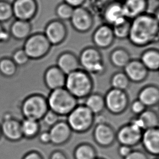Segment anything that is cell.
<instances>
[{
    "label": "cell",
    "mask_w": 159,
    "mask_h": 159,
    "mask_svg": "<svg viewBox=\"0 0 159 159\" xmlns=\"http://www.w3.org/2000/svg\"><path fill=\"white\" fill-rule=\"evenodd\" d=\"M159 17L146 13L131 20L128 40L138 48H144L159 41Z\"/></svg>",
    "instance_id": "obj_1"
},
{
    "label": "cell",
    "mask_w": 159,
    "mask_h": 159,
    "mask_svg": "<svg viewBox=\"0 0 159 159\" xmlns=\"http://www.w3.org/2000/svg\"><path fill=\"white\" fill-rule=\"evenodd\" d=\"M64 88L78 100L85 99L93 93L94 82L91 75L80 68L66 75Z\"/></svg>",
    "instance_id": "obj_2"
},
{
    "label": "cell",
    "mask_w": 159,
    "mask_h": 159,
    "mask_svg": "<svg viewBox=\"0 0 159 159\" xmlns=\"http://www.w3.org/2000/svg\"><path fill=\"white\" fill-rule=\"evenodd\" d=\"M47 101L49 109L60 117L67 116L78 104V99L65 88L51 91Z\"/></svg>",
    "instance_id": "obj_3"
},
{
    "label": "cell",
    "mask_w": 159,
    "mask_h": 159,
    "mask_svg": "<svg viewBox=\"0 0 159 159\" xmlns=\"http://www.w3.org/2000/svg\"><path fill=\"white\" fill-rule=\"evenodd\" d=\"M80 69L90 75H101L106 73L107 67L100 50L88 46L82 50L78 57Z\"/></svg>",
    "instance_id": "obj_4"
},
{
    "label": "cell",
    "mask_w": 159,
    "mask_h": 159,
    "mask_svg": "<svg viewBox=\"0 0 159 159\" xmlns=\"http://www.w3.org/2000/svg\"><path fill=\"white\" fill-rule=\"evenodd\" d=\"M95 115L84 104H78L67 116L66 122L72 131L84 133L95 124Z\"/></svg>",
    "instance_id": "obj_5"
},
{
    "label": "cell",
    "mask_w": 159,
    "mask_h": 159,
    "mask_svg": "<svg viewBox=\"0 0 159 159\" xmlns=\"http://www.w3.org/2000/svg\"><path fill=\"white\" fill-rule=\"evenodd\" d=\"M104 96L106 109L112 115H120L129 107V95L126 91L110 88Z\"/></svg>",
    "instance_id": "obj_6"
},
{
    "label": "cell",
    "mask_w": 159,
    "mask_h": 159,
    "mask_svg": "<svg viewBox=\"0 0 159 159\" xmlns=\"http://www.w3.org/2000/svg\"><path fill=\"white\" fill-rule=\"evenodd\" d=\"M48 110L47 98L41 95H33L28 97L22 107L26 119L37 121L42 120Z\"/></svg>",
    "instance_id": "obj_7"
},
{
    "label": "cell",
    "mask_w": 159,
    "mask_h": 159,
    "mask_svg": "<svg viewBox=\"0 0 159 159\" xmlns=\"http://www.w3.org/2000/svg\"><path fill=\"white\" fill-rule=\"evenodd\" d=\"M52 46L44 34L37 33L27 40L24 51L29 58L39 59L48 55Z\"/></svg>",
    "instance_id": "obj_8"
},
{
    "label": "cell",
    "mask_w": 159,
    "mask_h": 159,
    "mask_svg": "<svg viewBox=\"0 0 159 159\" xmlns=\"http://www.w3.org/2000/svg\"><path fill=\"white\" fill-rule=\"evenodd\" d=\"M72 27L80 33H86L92 30L95 18L90 9L84 6L74 9L70 20Z\"/></svg>",
    "instance_id": "obj_9"
},
{
    "label": "cell",
    "mask_w": 159,
    "mask_h": 159,
    "mask_svg": "<svg viewBox=\"0 0 159 159\" xmlns=\"http://www.w3.org/2000/svg\"><path fill=\"white\" fill-rule=\"evenodd\" d=\"M143 130L133 123L124 125L116 132V140L120 145L135 146L141 142Z\"/></svg>",
    "instance_id": "obj_10"
},
{
    "label": "cell",
    "mask_w": 159,
    "mask_h": 159,
    "mask_svg": "<svg viewBox=\"0 0 159 159\" xmlns=\"http://www.w3.org/2000/svg\"><path fill=\"white\" fill-rule=\"evenodd\" d=\"M11 4L13 15L17 20L30 21L34 18L39 10L37 0H14Z\"/></svg>",
    "instance_id": "obj_11"
},
{
    "label": "cell",
    "mask_w": 159,
    "mask_h": 159,
    "mask_svg": "<svg viewBox=\"0 0 159 159\" xmlns=\"http://www.w3.org/2000/svg\"><path fill=\"white\" fill-rule=\"evenodd\" d=\"M52 46L60 45L64 42L68 34V30L64 22L53 19L48 22L43 33Z\"/></svg>",
    "instance_id": "obj_12"
},
{
    "label": "cell",
    "mask_w": 159,
    "mask_h": 159,
    "mask_svg": "<svg viewBox=\"0 0 159 159\" xmlns=\"http://www.w3.org/2000/svg\"><path fill=\"white\" fill-rule=\"evenodd\" d=\"M104 23L112 26L126 17L122 1L110 0L104 4L101 12Z\"/></svg>",
    "instance_id": "obj_13"
},
{
    "label": "cell",
    "mask_w": 159,
    "mask_h": 159,
    "mask_svg": "<svg viewBox=\"0 0 159 159\" xmlns=\"http://www.w3.org/2000/svg\"><path fill=\"white\" fill-rule=\"evenodd\" d=\"M115 39L111 26L105 23L98 26L92 34L94 47L99 50H106L110 48Z\"/></svg>",
    "instance_id": "obj_14"
},
{
    "label": "cell",
    "mask_w": 159,
    "mask_h": 159,
    "mask_svg": "<svg viewBox=\"0 0 159 159\" xmlns=\"http://www.w3.org/2000/svg\"><path fill=\"white\" fill-rule=\"evenodd\" d=\"M95 142L102 147H108L114 144L116 140V131L107 122L95 124L93 131Z\"/></svg>",
    "instance_id": "obj_15"
},
{
    "label": "cell",
    "mask_w": 159,
    "mask_h": 159,
    "mask_svg": "<svg viewBox=\"0 0 159 159\" xmlns=\"http://www.w3.org/2000/svg\"><path fill=\"white\" fill-rule=\"evenodd\" d=\"M123 69V71L131 83H141L145 81L148 77V70L140 59H131Z\"/></svg>",
    "instance_id": "obj_16"
},
{
    "label": "cell",
    "mask_w": 159,
    "mask_h": 159,
    "mask_svg": "<svg viewBox=\"0 0 159 159\" xmlns=\"http://www.w3.org/2000/svg\"><path fill=\"white\" fill-rule=\"evenodd\" d=\"M72 131L66 121L60 120L50 128L51 143L56 146H60L69 141Z\"/></svg>",
    "instance_id": "obj_17"
},
{
    "label": "cell",
    "mask_w": 159,
    "mask_h": 159,
    "mask_svg": "<svg viewBox=\"0 0 159 159\" xmlns=\"http://www.w3.org/2000/svg\"><path fill=\"white\" fill-rule=\"evenodd\" d=\"M66 75L56 65L49 67L44 74V82L51 91L64 88Z\"/></svg>",
    "instance_id": "obj_18"
},
{
    "label": "cell",
    "mask_w": 159,
    "mask_h": 159,
    "mask_svg": "<svg viewBox=\"0 0 159 159\" xmlns=\"http://www.w3.org/2000/svg\"><path fill=\"white\" fill-rule=\"evenodd\" d=\"M141 142L145 151L151 155L159 154V128L146 129L143 131Z\"/></svg>",
    "instance_id": "obj_19"
},
{
    "label": "cell",
    "mask_w": 159,
    "mask_h": 159,
    "mask_svg": "<svg viewBox=\"0 0 159 159\" xmlns=\"http://www.w3.org/2000/svg\"><path fill=\"white\" fill-rule=\"evenodd\" d=\"M56 66L66 75L80 68L78 57L70 51H65L59 55Z\"/></svg>",
    "instance_id": "obj_20"
},
{
    "label": "cell",
    "mask_w": 159,
    "mask_h": 159,
    "mask_svg": "<svg viewBox=\"0 0 159 159\" xmlns=\"http://www.w3.org/2000/svg\"><path fill=\"white\" fill-rule=\"evenodd\" d=\"M137 98L140 100L147 108L155 107L159 103V87L154 84L145 85L139 91Z\"/></svg>",
    "instance_id": "obj_21"
},
{
    "label": "cell",
    "mask_w": 159,
    "mask_h": 159,
    "mask_svg": "<svg viewBox=\"0 0 159 159\" xmlns=\"http://www.w3.org/2000/svg\"><path fill=\"white\" fill-rule=\"evenodd\" d=\"M149 0H124L123 7L125 16L128 19H133L146 13L148 8Z\"/></svg>",
    "instance_id": "obj_22"
},
{
    "label": "cell",
    "mask_w": 159,
    "mask_h": 159,
    "mask_svg": "<svg viewBox=\"0 0 159 159\" xmlns=\"http://www.w3.org/2000/svg\"><path fill=\"white\" fill-rule=\"evenodd\" d=\"M132 118L143 131L146 129L159 128V115L157 111L151 108H147L140 115L134 116Z\"/></svg>",
    "instance_id": "obj_23"
},
{
    "label": "cell",
    "mask_w": 159,
    "mask_h": 159,
    "mask_svg": "<svg viewBox=\"0 0 159 159\" xmlns=\"http://www.w3.org/2000/svg\"><path fill=\"white\" fill-rule=\"evenodd\" d=\"M149 72H157L159 69V51L155 48H151L142 52L139 59Z\"/></svg>",
    "instance_id": "obj_24"
},
{
    "label": "cell",
    "mask_w": 159,
    "mask_h": 159,
    "mask_svg": "<svg viewBox=\"0 0 159 159\" xmlns=\"http://www.w3.org/2000/svg\"><path fill=\"white\" fill-rule=\"evenodd\" d=\"M131 59L130 54L125 48H115L112 50L109 54L111 64L118 69H123Z\"/></svg>",
    "instance_id": "obj_25"
},
{
    "label": "cell",
    "mask_w": 159,
    "mask_h": 159,
    "mask_svg": "<svg viewBox=\"0 0 159 159\" xmlns=\"http://www.w3.org/2000/svg\"><path fill=\"white\" fill-rule=\"evenodd\" d=\"M84 99V105L95 115L102 114L106 109L104 96L100 93H92Z\"/></svg>",
    "instance_id": "obj_26"
},
{
    "label": "cell",
    "mask_w": 159,
    "mask_h": 159,
    "mask_svg": "<svg viewBox=\"0 0 159 159\" xmlns=\"http://www.w3.org/2000/svg\"><path fill=\"white\" fill-rule=\"evenodd\" d=\"M2 129L4 135L9 140H19L22 135L21 125L16 120H6L3 123Z\"/></svg>",
    "instance_id": "obj_27"
},
{
    "label": "cell",
    "mask_w": 159,
    "mask_h": 159,
    "mask_svg": "<svg viewBox=\"0 0 159 159\" xmlns=\"http://www.w3.org/2000/svg\"><path fill=\"white\" fill-rule=\"evenodd\" d=\"M31 29L30 21L16 20L11 25V32L17 39H24L30 35Z\"/></svg>",
    "instance_id": "obj_28"
},
{
    "label": "cell",
    "mask_w": 159,
    "mask_h": 159,
    "mask_svg": "<svg viewBox=\"0 0 159 159\" xmlns=\"http://www.w3.org/2000/svg\"><path fill=\"white\" fill-rule=\"evenodd\" d=\"M131 82L123 71H118L114 73L110 80L111 88L120 90L127 91Z\"/></svg>",
    "instance_id": "obj_29"
},
{
    "label": "cell",
    "mask_w": 159,
    "mask_h": 159,
    "mask_svg": "<svg viewBox=\"0 0 159 159\" xmlns=\"http://www.w3.org/2000/svg\"><path fill=\"white\" fill-rule=\"evenodd\" d=\"M75 159H96L97 153L95 148L89 143H82L78 145L74 151Z\"/></svg>",
    "instance_id": "obj_30"
},
{
    "label": "cell",
    "mask_w": 159,
    "mask_h": 159,
    "mask_svg": "<svg viewBox=\"0 0 159 159\" xmlns=\"http://www.w3.org/2000/svg\"><path fill=\"white\" fill-rule=\"evenodd\" d=\"M131 26V20L125 18L121 21L111 26L115 39L125 40L128 39Z\"/></svg>",
    "instance_id": "obj_31"
},
{
    "label": "cell",
    "mask_w": 159,
    "mask_h": 159,
    "mask_svg": "<svg viewBox=\"0 0 159 159\" xmlns=\"http://www.w3.org/2000/svg\"><path fill=\"white\" fill-rule=\"evenodd\" d=\"M74 9L64 2H60L57 4L55 8V14L58 19L62 21H68L71 19Z\"/></svg>",
    "instance_id": "obj_32"
},
{
    "label": "cell",
    "mask_w": 159,
    "mask_h": 159,
    "mask_svg": "<svg viewBox=\"0 0 159 159\" xmlns=\"http://www.w3.org/2000/svg\"><path fill=\"white\" fill-rule=\"evenodd\" d=\"M22 134L27 137H33L36 135L40 129L38 121L26 119L21 125Z\"/></svg>",
    "instance_id": "obj_33"
},
{
    "label": "cell",
    "mask_w": 159,
    "mask_h": 159,
    "mask_svg": "<svg viewBox=\"0 0 159 159\" xmlns=\"http://www.w3.org/2000/svg\"><path fill=\"white\" fill-rule=\"evenodd\" d=\"M13 16L11 3L7 0H0V22L8 21Z\"/></svg>",
    "instance_id": "obj_34"
},
{
    "label": "cell",
    "mask_w": 159,
    "mask_h": 159,
    "mask_svg": "<svg viewBox=\"0 0 159 159\" xmlns=\"http://www.w3.org/2000/svg\"><path fill=\"white\" fill-rule=\"evenodd\" d=\"M0 71L4 75H13L16 71L15 62L9 59L1 60L0 61Z\"/></svg>",
    "instance_id": "obj_35"
},
{
    "label": "cell",
    "mask_w": 159,
    "mask_h": 159,
    "mask_svg": "<svg viewBox=\"0 0 159 159\" xmlns=\"http://www.w3.org/2000/svg\"><path fill=\"white\" fill-rule=\"evenodd\" d=\"M60 116L51 110H48L45 115H44L42 120L45 125L48 127H52L56 125L60 120Z\"/></svg>",
    "instance_id": "obj_36"
},
{
    "label": "cell",
    "mask_w": 159,
    "mask_h": 159,
    "mask_svg": "<svg viewBox=\"0 0 159 159\" xmlns=\"http://www.w3.org/2000/svg\"><path fill=\"white\" fill-rule=\"evenodd\" d=\"M129 107L131 113L135 116L140 115L147 109L144 104L138 98L134 100L131 104H129Z\"/></svg>",
    "instance_id": "obj_37"
},
{
    "label": "cell",
    "mask_w": 159,
    "mask_h": 159,
    "mask_svg": "<svg viewBox=\"0 0 159 159\" xmlns=\"http://www.w3.org/2000/svg\"><path fill=\"white\" fill-rule=\"evenodd\" d=\"M13 59L14 60V62L16 64L22 65L25 64L27 62L29 57L24 50H19L14 54Z\"/></svg>",
    "instance_id": "obj_38"
},
{
    "label": "cell",
    "mask_w": 159,
    "mask_h": 159,
    "mask_svg": "<svg viewBox=\"0 0 159 159\" xmlns=\"http://www.w3.org/2000/svg\"><path fill=\"white\" fill-rule=\"evenodd\" d=\"M124 159H149L146 154L140 150H133Z\"/></svg>",
    "instance_id": "obj_39"
},
{
    "label": "cell",
    "mask_w": 159,
    "mask_h": 159,
    "mask_svg": "<svg viewBox=\"0 0 159 159\" xmlns=\"http://www.w3.org/2000/svg\"><path fill=\"white\" fill-rule=\"evenodd\" d=\"M133 150V148L131 147L127 146L125 145H120L118 147V154L120 157H123L124 159L129 155Z\"/></svg>",
    "instance_id": "obj_40"
},
{
    "label": "cell",
    "mask_w": 159,
    "mask_h": 159,
    "mask_svg": "<svg viewBox=\"0 0 159 159\" xmlns=\"http://www.w3.org/2000/svg\"><path fill=\"white\" fill-rule=\"evenodd\" d=\"M63 2L71 6L73 8L82 7L86 2V0H63Z\"/></svg>",
    "instance_id": "obj_41"
},
{
    "label": "cell",
    "mask_w": 159,
    "mask_h": 159,
    "mask_svg": "<svg viewBox=\"0 0 159 159\" xmlns=\"http://www.w3.org/2000/svg\"><path fill=\"white\" fill-rule=\"evenodd\" d=\"M39 140L43 144H48L51 143V138L49 131H45L41 133L39 136Z\"/></svg>",
    "instance_id": "obj_42"
},
{
    "label": "cell",
    "mask_w": 159,
    "mask_h": 159,
    "mask_svg": "<svg viewBox=\"0 0 159 159\" xmlns=\"http://www.w3.org/2000/svg\"><path fill=\"white\" fill-rule=\"evenodd\" d=\"M50 159H68L66 155L61 151H56L51 154Z\"/></svg>",
    "instance_id": "obj_43"
},
{
    "label": "cell",
    "mask_w": 159,
    "mask_h": 159,
    "mask_svg": "<svg viewBox=\"0 0 159 159\" xmlns=\"http://www.w3.org/2000/svg\"><path fill=\"white\" fill-rule=\"evenodd\" d=\"M24 159H43L41 155L36 152H32L26 155Z\"/></svg>",
    "instance_id": "obj_44"
},
{
    "label": "cell",
    "mask_w": 159,
    "mask_h": 159,
    "mask_svg": "<svg viewBox=\"0 0 159 159\" xmlns=\"http://www.w3.org/2000/svg\"><path fill=\"white\" fill-rule=\"evenodd\" d=\"M8 37V34L3 30L2 25L0 24V40H6Z\"/></svg>",
    "instance_id": "obj_45"
},
{
    "label": "cell",
    "mask_w": 159,
    "mask_h": 159,
    "mask_svg": "<svg viewBox=\"0 0 159 159\" xmlns=\"http://www.w3.org/2000/svg\"><path fill=\"white\" fill-rule=\"evenodd\" d=\"M118 1H122V2H123L124 0H118Z\"/></svg>",
    "instance_id": "obj_46"
},
{
    "label": "cell",
    "mask_w": 159,
    "mask_h": 159,
    "mask_svg": "<svg viewBox=\"0 0 159 159\" xmlns=\"http://www.w3.org/2000/svg\"><path fill=\"white\" fill-rule=\"evenodd\" d=\"M96 159H101V158H96Z\"/></svg>",
    "instance_id": "obj_47"
},
{
    "label": "cell",
    "mask_w": 159,
    "mask_h": 159,
    "mask_svg": "<svg viewBox=\"0 0 159 159\" xmlns=\"http://www.w3.org/2000/svg\"><path fill=\"white\" fill-rule=\"evenodd\" d=\"M158 159V158H157V159Z\"/></svg>",
    "instance_id": "obj_48"
}]
</instances>
